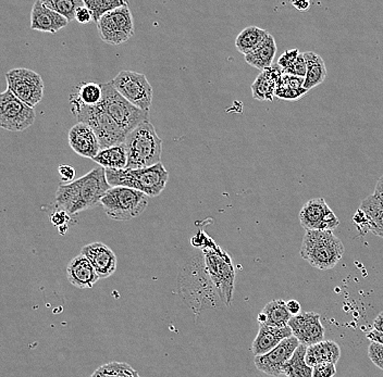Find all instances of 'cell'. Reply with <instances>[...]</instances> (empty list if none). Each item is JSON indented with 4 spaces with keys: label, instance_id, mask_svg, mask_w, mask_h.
Here are the masks:
<instances>
[{
    "label": "cell",
    "instance_id": "cell-1",
    "mask_svg": "<svg viewBox=\"0 0 383 377\" xmlns=\"http://www.w3.org/2000/svg\"><path fill=\"white\" fill-rule=\"evenodd\" d=\"M110 188L106 169L95 168L74 182L59 185L56 192V203L58 208L68 214H80L100 205Z\"/></svg>",
    "mask_w": 383,
    "mask_h": 377
},
{
    "label": "cell",
    "instance_id": "cell-2",
    "mask_svg": "<svg viewBox=\"0 0 383 377\" xmlns=\"http://www.w3.org/2000/svg\"><path fill=\"white\" fill-rule=\"evenodd\" d=\"M106 177L111 187H128L145 194L147 197H157L164 192L169 173L164 164L135 170L106 169Z\"/></svg>",
    "mask_w": 383,
    "mask_h": 377
},
{
    "label": "cell",
    "instance_id": "cell-3",
    "mask_svg": "<svg viewBox=\"0 0 383 377\" xmlns=\"http://www.w3.org/2000/svg\"><path fill=\"white\" fill-rule=\"evenodd\" d=\"M344 253V244L333 231H307L303 238L300 257L318 270H331Z\"/></svg>",
    "mask_w": 383,
    "mask_h": 377
},
{
    "label": "cell",
    "instance_id": "cell-4",
    "mask_svg": "<svg viewBox=\"0 0 383 377\" xmlns=\"http://www.w3.org/2000/svg\"><path fill=\"white\" fill-rule=\"evenodd\" d=\"M124 145L128 152L127 169H144L160 163L162 139L149 121L129 133Z\"/></svg>",
    "mask_w": 383,
    "mask_h": 377
},
{
    "label": "cell",
    "instance_id": "cell-5",
    "mask_svg": "<svg viewBox=\"0 0 383 377\" xmlns=\"http://www.w3.org/2000/svg\"><path fill=\"white\" fill-rule=\"evenodd\" d=\"M70 104L71 111L78 119V123L89 125L98 138L100 150L124 143L128 134L119 128V125L112 120L107 112L100 107V104L94 107L84 106L72 96Z\"/></svg>",
    "mask_w": 383,
    "mask_h": 377
},
{
    "label": "cell",
    "instance_id": "cell-6",
    "mask_svg": "<svg viewBox=\"0 0 383 377\" xmlns=\"http://www.w3.org/2000/svg\"><path fill=\"white\" fill-rule=\"evenodd\" d=\"M100 107L107 112L119 128L129 134L144 122H149V112L143 111L129 102L110 83L102 84Z\"/></svg>",
    "mask_w": 383,
    "mask_h": 377
},
{
    "label": "cell",
    "instance_id": "cell-7",
    "mask_svg": "<svg viewBox=\"0 0 383 377\" xmlns=\"http://www.w3.org/2000/svg\"><path fill=\"white\" fill-rule=\"evenodd\" d=\"M100 206L110 219L129 221L146 210L149 197L132 188L111 187L102 197Z\"/></svg>",
    "mask_w": 383,
    "mask_h": 377
},
{
    "label": "cell",
    "instance_id": "cell-8",
    "mask_svg": "<svg viewBox=\"0 0 383 377\" xmlns=\"http://www.w3.org/2000/svg\"><path fill=\"white\" fill-rule=\"evenodd\" d=\"M205 264L211 283L214 284L220 299L229 307L234 292L235 271L232 260L226 251L212 244L205 250Z\"/></svg>",
    "mask_w": 383,
    "mask_h": 377
},
{
    "label": "cell",
    "instance_id": "cell-9",
    "mask_svg": "<svg viewBox=\"0 0 383 377\" xmlns=\"http://www.w3.org/2000/svg\"><path fill=\"white\" fill-rule=\"evenodd\" d=\"M113 89L138 109L149 112L154 91L145 74L134 71H121L111 82Z\"/></svg>",
    "mask_w": 383,
    "mask_h": 377
},
{
    "label": "cell",
    "instance_id": "cell-10",
    "mask_svg": "<svg viewBox=\"0 0 383 377\" xmlns=\"http://www.w3.org/2000/svg\"><path fill=\"white\" fill-rule=\"evenodd\" d=\"M9 91L22 102L34 109L44 96L42 76L30 69H13L6 73Z\"/></svg>",
    "mask_w": 383,
    "mask_h": 377
},
{
    "label": "cell",
    "instance_id": "cell-11",
    "mask_svg": "<svg viewBox=\"0 0 383 377\" xmlns=\"http://www.w3.org/2000/svg\"><path fill=\"white\" fill-rule=\"evenodd\" d=\"M99 37L110 45L128 42L134 35L133 16L129 5L110 11L97 22Z\"/></svg>",
    "mask_w": 383,
    "mask_h": 377
},
{
    "label": "cell",
    "instance_id": "cell-12",
    "mask_svg": "<svg viewBox=\"0 0 383 377\" xmlns=\"http://www.w3.org/2000/svg\"><path fill=\"white\" fill-rule=\"evenodd\" d=\"M35 111L7 89L0 93V128L10 132H23L35 122Z\"/></svg>",
    "mask_w": 383,
    "mask_h": 377
},
{
    "label": "cell",
    "instance_id": "cell-13",
    "mask_svg": "<svg viewBox=\"0 0 383 377\" xmlns=\"http://www.w3.org/2000/svg\"><path fill=\"white\" fill-rule=\"evenodd\" d=\"M303 229L307 231H333L340 221L323 198L310 199L303 206L300 212Z\"/></svg>",
    "mask_w": 383,
    "mask_h": 377
},
{
    "label": "cell",
    "instance_id": "cell-14",
    "mask_svg": "<svg viewBox=\"0 0 383 377\" xmlns=\"http://www.w3.org/2000/svg\"><path fill=\"white\" fill-rule=\"evenodd\" d=\"M289 328L300 345L310 347L325 339V328L320 315L316 312H303L294 315L289 320Z\"/></svg>",
    "mask_w": 383,
    "mask_h": 377
},
{
    "label": "cell",
    "instance_id": "cell-15",
    "mask_svg": "<svg viewBox=\"0 0 383 377\" xmlns=\"http://www.w3.org/2000/svg\"><path fill=\"white\" fill-rule=\"evenodd\" d=\"M300 346L294 336L285 339L272 352L263 356H255V367L269 376L278 377L282 374L285 363L292 358L293 354Z\"/></svg>",
    "mask_w": 383,
    "mask_h": 377
},
{
    "label": "cell",
    "instance_id": "cell-16",
    "mask_svg": "<svg viewBox=\"0 0 383 377\" xmlns=\"http://www.w3.org/2000/svg\"><path fill=\"white\" fill-rule=\"evenodd\" d=\"M353 221L362 233L371 231L383 238V201L377 196H368L360 203Z\"/></svg>",
    "mask_w": 383,
    "mask_h": 377
},
{
    "label": "cell",
    "instance_id": "cell-17",
    "mask_svg": "<svg viewBox=\"0 0 383 377\" xmlns=\"http://www.w3.org/2000/svg\"><path fill=\"white\" fill-rule=\"evenodd\" d=\"M81 253L91 262L99 279H107L117 270V257L107 244L102 242L87 244L82 248Z\"/></svg>",
    "mask_w": 383,
    "mask_h": 377
},
{
    "label": "cell",
    "instance_id": "cell-18",
    "mask_svg": "<svg viewBox=\"0 0 383 377\" xmlns=\"http://www.w3.org/2000/svg\"><path fill=\"white\" fill-rule=\"evenodd\" d=\"M69 145L72 150L83 158L93 159L100 151L98 138L89 125L76 123L69 130Z\"/></svg>",
    "mask_w": 383,
    "mask_h": 377
},
{
    "label": "cell",
    "instance_id": "cell-19",
    "mask_svg": "<svg viewBox=\"0 0 383 377\" xmlns=\"http://www.w3.org/2000/svg\"><path fill=\"white\" fill-rule=\"evenodd\" d=\"M68 20L44 5L42 0H37L32 7L31 29L55 34L68 25Z\"/></svg>",
    "mask_w": 383,
    "mask_h": 377
},
{
    "label": "cell",
    "instance_id": "cell-20",
    "mask_svg": "<svg viewBox=\"0 0 383 377\" xmlns=\"http://www.w3.org/2000/svg\"><path fill=\"white\" fill-rule=\"evenodd\" d=\"M292 336V330L289 325L285 328H272L259 324V334L254 339L250 350L255 356H263Z\"/></svg>",
    "mask_w": 383,
    "mask_h": 377
},
{
    "label": "cell",
    "instance_id": "cell-21",
    "mask_svg": "<svg viewBox=\"0 0 383 377\" xmlns=\"http://www.w3.org/2000/svg\"><path fill=\"white\" fill-rule=\"evenodd\" d=\"M67 277L74 286L80 289L91 288L99 279L96 271L82 253L69 262Z\"/></svg>",
    "mask_w": 383,
    "mask_h": 377
},
{
    "label": "cell",
    "instance_id": "cell-22",
    "mask_svg": "<svg viewBox=\"0 0 383 377\" xmlns=\"http://www.w3.org/2000/svg\"><path fill=\"white\" fill-rule=\"evenodd\" d=\"M282 74V69L278 65L263 71L252 85L253 98L261 102H272Z\"/></svg>",
    "mask_w": 383,
    "mask_h": 377
},
{
    "label": "cell",
    "instance_id": "cell-23",
    "mask_svg": "<svg viewBox=\"0 0 383 377\" xmlns=\"http://www.w3.org/2000/svg\"><path fill=\"white\" fill-rule=\"evenodd\" d=\"M341 356V348L336 341H323L307 347L305 361L310 367L320 363L336 365Z\"/></svg>",
    "mask_w": 383,
    "mask_h": 377
},
{
    "label": "cell",
    "instance_id": "cell-24",
    "mask_svg": "<svg viewBox=\"0 0 383 377\" xmlns=\"http://www.w3.org/2000/svg\"><path fill=\"white\" fill-rule=\"evenodd\" d=\"M293 315L289 312L285 300H272L265 306L259 313L257 321L263 325L272 328H285Z\"/></svg>",
    "mask_w": 383,
    "mask_h": 377
},
{
    "label": "cell",
    "instance_id": "cell-25",
    "mask_svg": "<svg viewBox=\"0 0 383 377\" xmlns=\"http://www.w3.org/2000/svg\"><path fill=\"white\" fill-rule=\"evenodd\" d=\"M276 54V44L272 35H269L259 47L245 56L248 65L259 70L265 71L272 67Z\"/></svg>",
    "mask_w": 383,
    "mask_h": 377
},
{
    "label": "cell",
    "instance_id": "cell-26",
    "mask_svg": "<svg viewBox=\"0 0 383 377\" xmlns=\"http://www.w3.org/2000/svg\"><path fill=\"white\" fill-rule=\"evenodd\" d=\"M306 61V76L304 78V89L306 91L317 87L325 82L327 78L326 63L322 58L314 52H307L303 54Z\"/></svg>",
    "mask_w": 383,
    "mask_h": 377
},
{
    "label": "cell",
    "instance_id": "cell-27",
    "mask_svg": "<svg viewBox=\"0 0 383 377\" xmlns=\"http://www.w3.org/2000/svg\"><path fill=\"white\" fill-rule=\"evenodd\" d=\"M93 161L104 169L124 170L128 165V152L124 143L109 148L102 149Z\"/></svg>",
    "mask_w": 383,
    "mask_h": 377
},
{
    "label": "cell",
    "instance_id": "cell-28",
    "mask_svg": "<svg viewBox=\"0 0 383 377\" xmlns=\"http://www.w3.org/2000/svg\"><path fill=\"white\" fill-rule=\"evenodd\" d=\"M269 32L266 30L261 29L259 26H248L243 30L240 34L237 35L235 41V47L239 52L246 56L250 52H253L255 48L259 47V45L269 36Z\"/></svg>",
    "mask_w": 383,
    "mask_h": 377
},
{
    "label": "cell",
    "instance_id": "cell-29",
    "mask_svg": "<svg viewBox=\"0 0 383 377\" xmlns=\"http://www.w3.org/2000/svg\"><path fill=\"white\" fill-rule=\"evenodd\" d=\"M306 350L307 347H297L292 358L285 363L282 369V374L287 377H313V367L307 365L305 361Z\"/></svg>",
    "mask_w": 383,
    "mask_h": 377
},
{
    "label": "cell",
    "instance_id": "cell-30",
    "mask_svg": "<svg viewBox=\"0 0 383 377\" xmlns=\"http://www.w3.org/2000/svg\"><path fill=\"white\" fill-rule=\"evenodd\" d=\"M71 96L74 97L84 106H89V107L98 106L102 98V84L93 83V82L82 83L76 87V94Z\"/></svg>",
    "mask_w": 383,
    "mask_h": 377
},
{
    "label": "cell",
    "instance_id": "cell-31",
    "mask_svg": "<svg viewBox=\"0 0 383 377\" xmlns=\"http://www.w3.org/2000/svg\"><path fill=\"white\" fill-rule=\"evenodd\" d=\"M83 1L85 7L91 11L93 21L96 23L110 11L129 5V3L123 0H83Z\"/></svg>",
    "mask_w": 383,
    "mask_h": 377
},
{
    "label": "cell",
    "instance_id": "cell-32",
    "mask_svg": "<svg viewBox=\"0 0 383 377\" xmlns=\"http://www.w3.org/2000/svg\"><path fill=\"white\" fill-rule=\"evenodd\" d=\"M44 5L67 19L68 22L76 20V12L84 5L83 0H45Z\"/></svg>",
    "mask_w": 383,
    "mask_h": 377
},
{
    "label": "cell",
    "instance_id": "cell-33",
    "mask_svg": "<svg viewBox=\"0 0 383 377\" xmlns=\"http://www.w3.org/2000/svg\"><path fill=\"white\" fill-rule=\"evenodd\" d=\"M102 371L107 373L110 377H141L138 371L129 365L128 363L121 362H110L107 365H102Z\"/></svg>",
    "mask_w": 383,
    "mask_h": 377
},
{
    "label": "cell",
    "instance_id": "cell-34",
    "mask_svg": "<svg viewBox=\"0 0 383 377\" xmlns=\"http://www.w3.org/2000/svg\"><path fill=\"white\" fill-rule=\"evenodd\" d=\"M308 91H306L304 87L303 89H287V87H278L276 89V94L274 96L280 99H285V100H298L303 96L307 94Z\"/></svg>",
    "mask_w": 383,
    "mask_h": 377
},
{
    "label": "cell",
    "instance_id": "cell-35",
    "mask_svg": "<svg viewBox=\"0 0 383 377\" xmlns=\"http://www.w3.org/2000/svg\"><path fill=\"white\" fill-rule=\"evenodd\" d=\"M306 71H307V67H306L305 59H304V56H303V54H300V56L297 57L295 62L293 63L291 67H289V68L282 71V72H283V74H289V76L305 78Z\"/></svg>",
    "mask_w": 383,
    "mask_h": 377
},
{
    "label": "cell",
    "instance_id": "cell-36",
    "mask_svg": "<svg viewBox=\"0 0 383 377\" xmlns=\"http://www.w3.org/2000/svg\"><path fill=\"white\" fill-rule=\"evenodd\" d=\"M368 356L375 367L383 371V345L371 343L368 348Z\"/></svg>",
    "mask_w": 383,
    "mask_h": 377
},
{
    "label": "cell",
    "instance_id": "cell-37",
    "mask_svg": "<svg viewBox=\"0 0 383 377\" xmlns=\"http://www.w3.org/2000/svg\"><path fill=\"white\" fill-rule=\"evenodd\" d=\"M303 86H304V78L289 76V74H282L278 87H287V89H303ZM278 87H276V89H278Z\"/></svg>",
    "mask_w": 383,
    "mask_h": 377
},
{
    "label": "cell",
    "instance_id": "cell-38",
    "mask_svg": "<svg viewBox=\"0 0 383 377\" xmlns=\"http://www.w3.org/2000/svg\"><path fill=\"white\" fill-rule=\"evenodd\" d=\"M336 373V365L332 363H320L313 367V377H333Z\"/></svg>",
    "mask_w": 383,
    "mask_h": 377
},
{
    "label": "cell",
    "instance_id": "cell-39",
    "mask_svg": "<svg viewBox=\"0 0 383 377\" xmlns=\"http://www.w3.org/2000/svg\"><path fill=\"white\" fill-rule=\"evenodd\" d=\"M298 49H291L287 50V52L279 58V61L276 65H279L280 68L282 69V71L285 70V69L289 68L293 63L295 62L296 60L297 57L300 56L298 54Z\"/></svg>",
    "mask_w": 383,
    "mask_h": 377
},
{
    "label": "cell",
    "instance_id": "cell-40",
    "mask_svg": "<svg viewBox=\"0 0 383 377\" xmlns=\"http://www.w3.org/2000/svg\"><path fill=\"white\" fill-rule=\"evenodd\" d=\"M58 173H59V176H61V182L67 183V184L74 182L76 171L72 165H69V164H61V165L58 167Z\"/></svg>",
    "mask_w": 383,
    "mask_h": 377
},
{
    "label": "cell",
    "instance_id": "cell-41",
    "mask_svg": "<svg viewBox=\"0 0 383 377\" xmlns=\"http://www.w3.org/2000/svg\"><path fill=\"white\" fill-rule=\"evenodd\" d=\"M69 216H70V214H67L65 211H56V212H54L52 216H50V221H52V223L54 224L55 227L59 229V227H63V225H67L69 220H70Z\"/></svg>",
    "mask_w": 383,
    "mask_h": 377
},
{
    "label": "cell",
    "instance_id": "cell-42",
    "mask_svg": "<svg viewBox=\"0 0 383 377\" xmlns=\"http://www.w3.org/2000/svg\"><path fill=\"white\" fill-rule=\"evenodd\" d=\"M76 20L78 23L87 24L93 21V16H91V11L85 7V5H82L76 10Z\"/></svg>",
    "mask_w": 383,
    "mask_h": 377
},
{
    "label": "cell",
    "instance_id": "cell-43",
    "mask_svg": "<svg viewBox=\"0 0 383 377\" xmlns=\"http://www.w3.org/2000/svg\"><path fill=\"white\" fill-rule=\"evenodd\" d=\"M367 339L371 343H380L383 345V332H379L377 330H373L367 334Z\"/></svg>",
    "mask_w": 383,
    "mask_h": 377
},
{
    "label": "cell",
    "instance_id": "cell-44",
    "mask_svg": "<svg viewBox=\"0 0 383 377\" xmlns=\"http://www.w3.org/2000/svg\"><path fill=\"white\" fill-rule=\"evenodd\" d=\"M287 308L289 312L294 317V315H300V304L297 300H289L287 302Z\"/></svg>",
    "mask_w": 383,
    "mask_h": 377
},
{
    "label": "cell",
    "instance_id": "cell-45",
    "mask_svg": "<svg viewBox=\"0 0 383 377\" xmlns=\"http://www.w3.org/2000/svg\"><path fill=\"white\" fill-rule=\"evenodd\" d=\"M293 7L297 9L298 11H303V12H305V11L309 10L310 3L309 1H304V0H298V1H294L292 3Z\"/></svg>",
    "mask_w": 383,
    "mask_h": 377
},
{
    "label": "cell",
    "instance_id": "cell-46",
    "mask_svg": "<svg viewBox=\"0 0 383 377\" xmlns=\"http://www.w3.org/2000/svg\"><path fill=\"white\" fill-rule=\"evenodd\" d=\"M373 195L377 196V197L383 201V175L379 179L377 185H375V193Z\"/></svg>",
    "mask_w": 383,
    "mask_h": 377
},
{
    "label": "cell",
    "instance_id": "cell-47",
    "mask_svg": "<svg viewBox=\"0 0 383 377\" xmlns=\"http://www.w3.org/2000/svg\"><path fill=\"white\" fill-rule=\"evenodd\" d=\"M373 330L383 332V311H381L378 317H375V321H373Z\"/></svg>",
    "mask_w": 383,
    "mask_h": 377
}]
</instances>
